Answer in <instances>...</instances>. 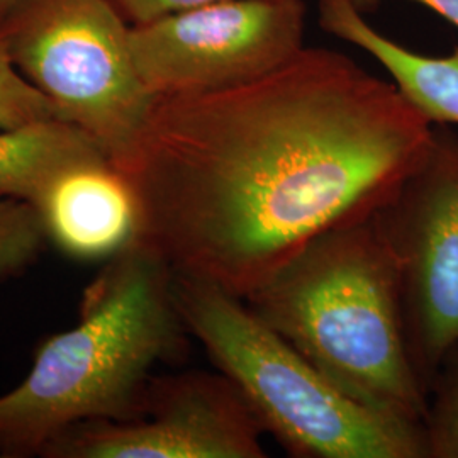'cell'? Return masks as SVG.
I'll return each instance as SVG.
<instances>
[{
    "label": "cell",
    "mask_w": 458,
    "mask_h": 458,
    "mask_svg": "<svg viewBox=\"0 0 458 458\" xmlns=\"http://www.w3.org/2000/svg\"><path fill=\"white\" fill-rule=\"evenodd\" d=\"M425 431L428 458H458V350L431 384Z\"/></svg>",
    "instance_id": "cell-13"
},
{
    "label": "cell",
    "mask_w": 458,
    "mask_h": 458,
    "mask_svg": "<svg viewBox=\"0 0 458 458\" xmlns=\"http://www.w3.org/2000/svg\"><path fill=\"white\" fill-rule=\"evenodd\" d=\"M48 119H60L55 106L22 77L0 38V130H16Z\"/></svg>",
    "instance_id": "cell-14"
},
{
    "label": "cell",
    "mask_w": 458,
    "mask_h": 458,
    "mask_svg": "<svg viewBox=\"0 0 458 458\" xmlns=\"http://www.w3.org/2000/svg\"><path fill=\"white\" fill-rule=\"evenodd\" d=\"M359 11H369L374 9L380 0H352ZM416 4H421L428 7L429 11H433L435 14L446 19L450 24L458 28V0H411Z\"/></svg>",
    "instance_id": "cell-16"
},
{
    "label": "cell",
    "mask_w": 458,
    "mask_h": 458,
    "mask_svg": "<svg viewBox=\"0 0 458 458\" xmlns=\"http://www.w3.org/2000/svg\"><path fill=\"white\" fill-rule=\"evenodd\" d=\"M11 2H13V0H0V19L4 16V13H5V9L9 7Z\"/></svg>",
    "instance_id": "cell-17"
},
{
    "label": "cell",
    "mask_w": 458,
    "mask_h": 458,
    "mask_svg": "<svg viewBox=\"0 0 458 458\" xmlns=\"http://www.w3.org/2000/svg\"><path fill=\"white\" fill-rule=\"evenodd\" d=\"M33 206L48 242L79 262H107L140 234L131 185L111 162L68 168Z\"/></svg>",
    "instance_id": "cell-9"
},
{
    "label": "cell",
    "mask_w": 458,
    "mask_h": 458,
    "mask_svg": "<svg viewBox=\"0 0 458 458\" xmlns=\"http://www.w3.org/2000/svg\"><path fill=\"white\" fill-rule=\"evenodd\" d=\"M182 323L289 455L428 458L425 423L372 410L331 382L243 299L174 274Z\"/></svg>",
    "instance_id": "cell-4"
},
{
    "label": "cell",
    "mask_w": 458,
    "mask_h": 458,
    "mask_svg": "<svg viewBox=\"0 0 458 458\" xmlns=\"http://www.w3.org/2000/svg\"><path fill=\"white\" fill-rule=\"evenodd\" d=\"M243 301L355 401L425 423L429 394L411 359L397 267L374 214L323 233Z\"/></svg>",
    "instance_id": "cell-3"
},
{
    "label": "cell",
    "mask_w": 458,
    "mask_h": 458,
    "mask_svg": "<svg viewBox=\"0 0 458 458\" xmlns=\"http://www.w3.org/2000/svg\"><path fill=\"white\" fill-rule=\"evenodd\" d=\"M302 0H217L131 26V53L148 90L211 92L253 82L304 49Z\"/></svg>",
    "instance_id": "cell-7"
},
{
    "label": "cell",
    "mask_w": 458,
    "mask_h": 458,
    "mask_svg": "<svg viewBox=\"0 0 458 458\" xmlns=\"http://www.w3.org/2000/svg\"><path fill=\"white\" fill-rule=\"evenodd\" d=\"M131 26L147 24L160 17L194 9L217 0H109Z\"/></svg>",
    "instance_id": "cell-15"
},
{
    "label": "cell",
    "mask_w": 458,
    "mask_h": 458,
    "mask_svg": "<svg viewBox=\"0 0 458 458\" xmlns=\"http://www.w3.org/2000/svg\"><path fill=\"white\" fill-rule=\"evenodd\" d=\"M319 26L376 58L397 90L433 124H458V47L445 56L404 48L372 28L352 0H319Z\"/></svg>",
    "instance_id": "cell-10"
},
{
    "label": "cell",
    "mask_w": 458,
    "mask_h": 458,
    "mask_svg": "<svg viewBox=\"0 0 458 458\" xmlns=\"http://www.w3.org/2000/svg\"><path fill=\"white\" fill-rule=\"evenodd\" d=\"M185 333L172 268L136 238L85 289L79 323L47 338L0 394V458L41 457L83 423L134 420L151 370L181 353Z\"/></svg>",
    "instance_id": "cell-2"
},
{
    "label": "cell",
    "mask_w": 458,
    "mask_h": 458,
    "mask_svg": "<svg viewBox=\"0 0 458 458\" xmlns=\"http://www.w3.org/2000/svg\"><path fill=\"white\" fill-rule=\"evenodd\" d=\"M0 38L17 70L117 166L157 96L131 53V24L109 0H13Z\"/></svg>",
    "instance_id": "cell-5"
},
{
    "label": "cell",
    "mask_w": 458,
    "mask_h": 458,
    "mask_svg": "<svg viewBox=\"0 0 458 458\" xmlns=\"http://www.w3.org/2000/svg\"><path fill=\"white\" fill-rule=\"evenodd\" d=\"M433 123L338 51L236 87L160 96L128 157L138 238L175 276L245 299L312 240L370 216Z\"/></svg>",
    "instance_id": "cell-1"
},
{
    "label": "cell",
    "mask_w": 458,
    "mask_h": 458,
    "mask_svg": "<svg viewBox=\"0 0 458 458\" xmlns=\"http://www.w3.org/2000/svg\"><path fill=\"white\" fill-rule=\"evenodd\" d=\"M263 433L228 377L191 370L151 378L134 420L75 426L41 457L263 458Z\"/></svg>",
    "instance_id": "cell-8"
},
{
    "label": "cell",
    "mask_w": 458,
    "mask_h": 458,
    "mask_svg": "<svg viewBox=\"0 0 458 458\" xmlns=\"http://www.w3.org/2000/svg\"><path fill=\"white\" fill-rule=\"evenodd\" d=\"M393 253L411 359L428 394L458 350V136L433 124L420 162L376 213Z\"/></svg>",
    "instance_id": "cell-6"
},
{
    "label": "cell",
    "mask_w": 458,
    "mask_h": 458,
    "mask_svg": "<svg viewBox=\"0 0 458 458\" xmlns=\"http://www.w3.org/2000/svg\"><path fill=\"white\" fill-rule=\"evenodd\" d=\"M47 243V231L33 204L0 196V280L22 274Z\"/></svg>",
    "instance_id": "cell-12"
},
{
    "label": "cell",
    "mask_w": 458,
    "mask_h": 458,
    "mask_svg": "<svg viewBox=\"0 0 458 458\" xmlns=\"http://www.w3.org/2000/svg\"><path fill=\"white\" fill-rule=\"evenodd\" d=\"M109 162L98 143L64 119L0 130V196L34 204L68 168Z\"/></svg>",
    "instance_id": "cell-11"
}]
</instances>
